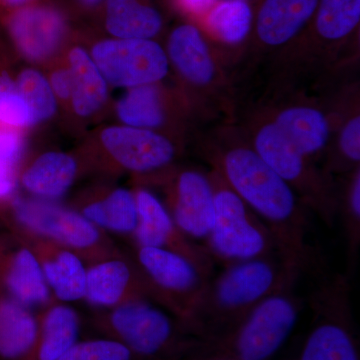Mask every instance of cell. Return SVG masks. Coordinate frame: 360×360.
Listing matches in <instances>:
<instances>
[{
    "mask_svg": "<svg viewBox=\"0 0 360 360\" xmlns=\"http://www.w3.org/2000/svg\"><path fill=\"white\" fill-rule=\"evenodd\" d=\"M207 160L266 225L281 259L300 274L309 269L314 248L309 243L307 207L290 184L248 144L210 149Z\"/></svg>",
    "mask_w": 360,
    "mask_h": 360,
    "instance_id": "obj_1",
    "label": "cell"
},
{
    "mask_svg": "<svg viewBox=\"0 0 360 360\" xmlns=\"http://www.w3.org/2000/svg\"><path fill=\"white\" fill-rule=\"evenodd\" d=\"M300 276L276 253L225 265L208 281L184 329L198 343L219 338L264 298Z\"/></svg>",
    "mask_w": 360,
    "mask_h": 360,
    "instance_id": "obj_2",
    "label": "cell"
},
{
    "mask_svg": "<svg viewBox=\"0 0 360 360\" xmlns=\"http://www.w3.org/2000/svg\"><path fill=\"white\" fill-rule=\"evenodd\" d=\"M295 283L284 285L219 338L196 343L186 360H269L283 347L300 317Z\"/></svg>",
    "mask_w": 360,
    "mask_h": 360,
    "instance_id": "obj_3",
    "label": "cell"
},
{
    "mask_svg": "<svg viewBox=\"0 0 360 360\" xmlns=\"http://www.w3.org/2000/svg\"><path fill=\"white\" fill-rule=\"evenodd\" d=\"M150 300L99 310L91 324L104 338L118 341L141 360L186 359L196 340L169 312Z\"/></svg>",
    "mask_w": 360,
    "mask_h": 360,
    "instance_id": "obj_4",
    "label": "cell"
},
{
    "mask_svg": "<svg viewBox=\"0 0 360 360\" xmlns=\"http://www.w3.org/2000/svg\"><path fill=\"white\" fill-rule=\"evenodd\" d=\"M4 226L16 233L46 239L72 250L89 264L120 252L106 232L77 210L40 198L11 200L2 213Z\"/></svg>",
    "mask_w": 360,
    "mask_h": 360,
    "instance_id": "obj_5",
    "label": "cell"
},
{
    "mask_svg": "<svg viewBox=\"0 0 360 360\" xmlns=\"http://www.w3.org/2000/svg\"><path fill=\"white\" fill-rule=\"evenodd\" d=\"M210 175L214 189V222L203 246L213 262L225 266L278 255L264 221L217 172L212 170Z\"/></svg>",
    "mask_w": 360,
    "mask_h": 360,
    "instance_id": "obj_6",
    "label": "cell"
},
{
    "mask_svg": "<svg viewBox=\"0 0 360 360\" xmlns=\"http://www.w3.org/2000/svg\"><path fill=\"white\" fill-rule=\"evenodd\" d=\"M251 148L285 180L309 210L328 226L338 215V193L330 175L321 172L302 155L272 122L262 123L255 131Z\"/></svg>",
    "mask_w": 360,
    "mask_h": 360,
    "instance_id": "obj_7",
    "label": "cell"
},
{
    "mask_svg": "<svg viewBox=\"0 0 360 360\" xmlns=\"http://www.w3.org/2000/svg\"><path fill=\"white\" fill-rule=\"evenodd\" d=\"M349 279L338 274L309 298L311 326L300 360H359Z\"/></svg>",
    "mask_w": 360,
    "mask_h": 360,
    "instance_id": "obj_8",
    "label": "cell"
},
{
    "mask_svg": "<svg viewBox=\"0 0 360 360\" xmlns=\"http://www.w3.org/2000/svg\"><path fill=\"white\" fill-rule=\"evenodd\" d=\"M134 259L153 302L186 326L212 277L186 257L162 248L134 245Z\"/></svg>",
    "mask_w": 360,
    "mask_h": 360,
    "instance_id": "obj_9",
    "label": "cell"
},
{
    "mask_svg": "<svg viewBox=\"0 0 360 360\" xmlns=\"http://www.w3.org/2000/svg\"><path fill=\"white\" fill-rule=\"evenodd\" d=\"M92 59L106 82L115 86L155 84L168 72V58L153 39H108L92 49Z\"/></svg>",
    "mask_w": 360,
    "mask_h": 360,
    "instance_id": "obj_10",
    "label": "cell"
},
{
    "mask_svg": "<svg viewBox=\"0 0 360 360\" xmlns=\"http://www.w3.org/2000/svg\"><path fill=\"white\" fill-rule=\"evenodd\" d=\"M167 208L175 224L189 238L205 245L214 222V189L210 174L186 168L165 180Z\"/></svg>",
    "mask_w": 360,
    "mask_h": 360,
    "instance_id": "obj_11",
    "label": "cell"
},
{
    "mask_svg": "<svg viewBox=\"0 0 360 360\" xmlns=\"http://www.w3.org/2000/svg\"><path fill=\"white\" fill-rule=\"evenodd\" d=\"M134 193L139 212V224L131 238L134 245L172 251L193 262L206 276L212 277L214 262L210 253L205 246L180 231L162 201L143 187H139Z\"/></svg>",
    "mask_w": 360,
    "mask_h": 360,
    "instance_id": "obj_12",
    "label": "cell"
},
{
    "mask_svg": "<svg viewBox=\"0 0 360 360\" xmlns=\"http://www.w3.org/2000/svg\"><path fill=\"white\" fill-rule=\"evenodd\" d=\"M0 295L32 309L54 300L32 250L4 225L0 229Z\"/></svg>",
    "mask_w": 360,
    "mask_h": 360,
    "instance_id": "obj_13",
    "label": "cell"
},
{
    "mask_svg": "<svg viewBox=\"0 0 360 360\" xmlns=\"http://www.w3.org/2000/svg\"><path fill=\"white\" fill-rule=\"evenodd\" d=\"M84 300L96 309L105 310L150 297L134 259L120 250L86 264Z\"/></svg>",
    "mask_w": 360,
    "mask_h": 360,
    "instance_id": "obj_14",
    "label": "cell"
},
{
    "mask_svg": "<svg viewBox=\"0 0 360 360\" xmlns=\"http://www.w3.org/2000/svg\"><path fill=\"white\" fill-rule=\"evenodd\" d=\"M101 143L116 167L134 174L163 169L176 155L174 144L150 129L110 127L101 134Z\"/></svg>",
    "mask_w": 360,
    "mask_h": 360,
    "instance_id": "obj_15",
    "label": "cell"
},
{
    "mask_svg": "<svg viewBox=\"0 0 360 360\" xmlns=\"http://www.w3.org/2000/svg\"><path fill=\"white\" fill-rule=\"evenodd\" d=\"M4 23L18 51L32 60H41L53 54L66 30L65 18L51 7L13 9L7 14Z\"/></svg>",
    "mask_w": 360,
    "mask_h": 360,
    "instance_id": "obj_16",
    "label": "cell"
},
{
    "mask_svg": "<svg viewBox=\"0 0 360 360\" xmlns=\"http://www.w3.org/2000/svg\"><path fill=\"white\" fill-rule=\"evenodd\" d=\"M16 234L32 250L54 300L68 303L84 300L86 264L79 255L46 239Z\"/></svg>",
    "mask_w": 360,
    "mask_h": 360,
    "instance_id": "obj_17",
    "label": "cell"
},
{
    "mask_svg": "<svg viewBox=\"0 0 360 360\" xmlns=\"http://www.w3.org/2000/svg\"><path fill=\"white\" fill-rule=\"evenodd\" d=\"M319 0H258L251 33L262 46L278 49L309 27Z\"/></svg>",
    "mask_w": 360,
    "mask_h": 360,
    "instance_id": "obj_18",
    "label": "cell"
},
{
    "mask_svg": "<svg viewBox=\"0 0 360 360\" xmlns=\"http://www.w3.org/2000/svg\"><path fill=\"white\" fill-rule=\"evenodd\" d=\"M167 58L189 84L210 86L217 77V68L207 41L198 26H176L167 42Z\"/></svg>",
    "mask_w": 360,
    "mask_h": 360,
    "instance_id": "obj_19",
    "label": "cell"
},
{
    "mask_svg": "<svg viewBox=\"0 0 360 360\" xmlns=\"http://www.w3.org/2000/svg\"><path fill=\"white\" fill-rule=\"evenodd\" d=\"M37 314V338L25 360H58L78 341L80 317L66 303L52 300Z\"/></svg>",
    "mask_w": 360,
    "mask_h": 360,
    "instance_id": "obj_20",
    "label": "cell"
},
{
    "mask_svg": "<svg viewBox=\"0 0 360 360\" xmlns=\"http://www.w3.org/2000/svg\"><path fill=\"white\" fill-rule=\"evenodd\" d=\"M75 210L104 232L130 238L139 224L134 193L129 189L113 188L87 195Z\"/></svg>",
    "mask_w": 360,
    "mask_h": 360,
    "instance_id": "obj_21",
    "label": "cell"
},
{
    "mask_svg": "<svg viewBox=\"0 0 360 360\" xmlns=\"http://www.w3.org/2000/svg\"><path fill=\"white\" fill-rule=\"evenodd\" d=\"M75 158L63 153H46L35 158L20 174V184L40 200L60 198L77 179Z\"/></svg>",
    "mask_w": 360,
    "mask_h": 360,
    "instance_id": "obj_22",
    "label": "cell"
},
{
    "mask_svg": "<svg viewBox=\"0 0 360 360\" xmlns=\"http://www.w3.org/2000/svg\"><path fill=\"white\" fill-rule=\"evenodd\" d=\"M272 122L302 155L311 158L321 153L329 139L328 117L314 106L293 104L277 111Z\"/></svg>",
    "mask_w": 360,
    "mask_h": 360,
    "instance_id": "obj_23",
    "label": "cell"
},
{
    "mask_svg": "<svg viewBox=\"0 0 360 360\" xmlns=\"http://www.w3.org/2000/svg\"><path fill=\"white\" fill-rule=\"evenodd\" d=\"M37 314L0 295V360H25L37 338Z\"/></svg>",
    "mask_w": 360,
    "mask_h": 360,
    "instance_id": "obj_24",
    "label": "cell"
},
{
    "mask_svg": "<svg viewBox=\"0 0 360 360\" xmlns=\"http://www.w3.org/2000/svg\"><path fill=\"white\" fill-rule=\"evenodd\" d=\"M105 26L115 39H153L160 32L163 18L141 0H106Z\"/></svg>",
    "mask_w": 360,
    "mask_h": 360,
    "instance_id": "obj_25",
    "label": "cell"
},
{
    "mask_svg": "<svg viewBox=\"0 0 360 360\" xmlns=\"http://www.w3.org/2000/svg\"><path fill=\"white\" fill-rule=\"evenodd\" d=\"M359 25L360 0H319L305 32L321 44L340 45L359 32Z\"/></svg>",
    "mask_w": 360,
    "mask_h": 360,
    "instance_id": "obj_26",
    "label": "cell"
},
{
    "mask_svg": "<svg viewBox=\"0 0 360 360\" xmlns=\"http://www.w3.org/2000/svg\"><path fill=\"white\" fill-rule=\"evenodd\" d=\"M72 78L73 110L79 116L94 115L108 98V84L91 56L84 49H73L70 54Z\"/></svg>",
    "mask_w": 360,
    "mask_h": 360,
    "instance_id": "obj_27",
    "label": "cell"
},
{
    "mask_svg": "<svg viewBox=\"0 0 360 360\" xmlns=\"http://www.w3.org/2000/svg\"><path fill=\"white\" fill-rule=\"evenodd\" d=\"M205 15L210 32L227 44H240L252 30L253 9L245 0L217 1Z\"/></svg>",
    "mask_w": 360,
    "mask_h": 360,
    "instance_id": "obj_28",
    "label": "cell"
},
{
    "mask_svg": "<svg viewBox=\"0 0 360 360\" xmlns=\"http://www.w3.org/2000/svg\"><path fill=\"white\" fill-rule=\"evenodd\" d=\"M120 120L130 127L151 129L165 122L160 94L155 84L132 87L117 105Z\"/></svg>",
    "mask_w": 360,
    "mask_h": 360,
    "instance_id": "obj_29",
    "label": "cell"
},
{
    "mask_svg": "<svg viewBox=\"0 0 360 360\" xmlns=\"http://www.w3.org/2000/svg\"><path fill=\"white\" fill-rule=\"evenodd\" d=\"M340 212L347 239L348 257L356 262L360 248V169L348 174L341 196L338 193V212Z\"/></svg>",
    "mask_w": 360,
    "mask_h": 360,
    "instance_id": "obj_30",
    "label": "cell"
},
{
    "mask_svg": "<svg viewBox=\"0 0 360 360\" xmlns=\"http://www.w3.org/2000/svg\"><path fill=\"white\" fill-rule=\"evenodd\" d=\"M18 91L32 112L33 123L49 120L56 111L51 84L39 71L25 70L16 79Z\"/></svg>",
    "mask_w": 360,
    "mask_h": 360,
    "instance_id": "obj_31",
    "label": "cell"
},
{
    "mask_svg": "<svg viewBox=\"0 0 360 360\" xmlns=\"http://www.w3.org/2000/svg\"><path fill=\"white\" fill-rule=\"evenodd\" d=\"M360 162V116L348 118L340 129L338 137V155L329 158L326 172H352L359 167Z\"/></svg>",
    "mask_w": 360,
    "mask_h": 360,
    "instance_id": "obj_32",
    "label": "cell"
},
{
    "mask_svg": "<svg viewBox=\"0 0 360 360\" xmlns=\"http://www.w3.org/2000/svg\"><path fill=\"white\" fill-rule=\"evenodd\" d=\"M0 123L9 127L33 124L32 115L18 91L16 80L6 71H0Z\"/></svg>",
    "mask_w": 360,
    "mask_h": 360,
    "instance_id": "obj_33",
    "label": "cell"
},
{
    "mask_svg": "<svg viewBox=\"0 0 360 360\" xmlns=\"http://www.w3.org/2000/svg\"><path fill=\"white\" fill-rule=\"evenodd\" d=\"M58 360H141L118 341L108 338L77 341Z\"/></svg>",
    "mask_w": 360,
    "mask_h": 360,
    "instance_id": "obj_34",
    "label": "cell"
},
{
    "mask_svg": "<svg viewBox=\"0 0 360 360\" xmlns=\"http://www.w3.org/2000/svg\"><path fill=\"white\" fill-rule=\"evenodd\" d=\"M23 150V141L14 130L0 129V160L18 165Z\"/></svg>",
    "mask_w": 360,
    "mask_h": 360,
    "instance_id": "obj_35",
    "label": "cell"
},
{
    "mask_svg": "<svg viewBox=\"0 0 360 360\" xmlns=\"http://www.w3.org/2000/svg\"><path fill=\"white\" fill-rule=\"evenodd\" d=\"M16 165L0 160V202H9L18 184Z\"/></svg>",
    "mask_w": 360,
    "mask_h": 360,
    "instance_id": "obj_36",
    "label": "cell"
},
{
    "mask_svg": "<svg viewBox=\"0 0 360 360\" xmlns=\"http://www.w3.org/2000/svg\"><path fill=\"white\" fill-rule=\"evenodd\" d=\"M54 96L61 99H68L72 94V78H71L70 70H56L51 75L49 82Z\"/></svg>",
    "mask_w": 360,
    "mask_h": 360,
    "instance_id": "obj_37",
    "label": "cell"
},
{
    "mask_svg": "<svg viewBox=\"0 0 360 360\" xmlns=\"http://www.w3.org/2000/svg\"><path fill=\"white\" fill-rule=\"evenodd\" d=\"M180 4L189 13L205 14L219 0H179Z\"/></svg>",
    "mask_w": 360,
    "mask_h": 360,
    "instance_id": "obj_38",
    "label": "cell"
},
{
    "mask_svg": "<svg viewBox=\"0 0 360 360\" xmlns=\"http://www.w3.org/2000/svg\"><path fill=\"white\" fill-rule=\"evenodd\" d=\"M28 1L30 0H0V9H8L11 11L22 7Z\"/></svg>",
    "mask_w": 360,
    "mask_h": 360,
    "instance_id": "obj_39",
    "label": "cell"
},
{
    "mask_svg": "<svg viewBox=\"0 0 360 360\" xmlns=\"http://www.w3.org/2000/svg\"><path fill=\"white\" fill-rule=\"evenodd\" d=\"M80 1L84 2V4H87V6H96V4L103 2V0H80Z\"/></svg>",
    "mask_w": 360,
    "mask_h": 360,
    "instance_id": "obj_40",
    "label": "cell"
},
{
    "mask_svg": "<svg viewBox=\"0 0 360 360\" xmlns=\"http://www.w3.org/2000/svg\"><path fill=\"white\" fill-rule=\"evenodd\" d=\"M245 1H248V0H245Z\"/></svg>",
    "mask_w": 360,
    "mask_h": 360,
    "instance_id": "obj_41",
    "label": "cell"
}]
</instances>
